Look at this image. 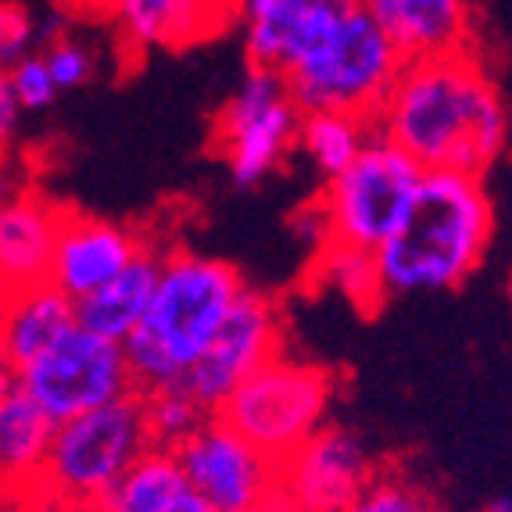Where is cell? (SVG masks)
Instances as JSON below:
<instances>
[{
	"mask_svg": "<svg viewBox=\"0 0 512 512\" xmlns=\"http://www.w3.org/2000/svg\"><path fill=\"white\" fill-rule=\"evenodd\" d=\"M18 387L54 423L137 394L122 344L83 330L79 323L61 333L29 366L18 369Z\"/></svg>",
	"mask_w": 512,
	"mask_h": 512,
	"instance_id": "9",
	"label": "cell"
},
{
	"mask_svg": "<svg viewBox=\"0 0 512 512\" xmlns=\"http://www.w3.org/2000/svg\"><path fill=\"white\" fill-rule=\"evenodd\" d=\"M54 427L58 423L18 384L0 398V484L15 491L26 509L51 452Z\"/></svg>",
	"mask_w": 512,
	"mask_h": 512,
	"instance_id": "19",
	"label": "cell"
},
{
	"mask_svg": "<svg viewBox=\"0 0 512 512\" xmlns=\"http://www.w3.org/2000/svg\"><path fill=\"white\" fill-rule=\"evenodd\" d=\"M240 287V273L222 258L183 248L165 251L144 316L122 341L137 394L180 387Z\"/></svg>",
	"mask_w": 512,
	"mask_h": 512,
	"instance_id": "3",
	"label": "cell"
},
{
	"mask_svg": "<svg viewBox=\"0 0 512 512\" xmlns=\"http://www.w3.org/2000/svg\"><path fill=\"white\" fill-rule=\"evenodd\" d=\"M158 265H162V255H154L151 248H144L119 276H111L97 291L83 294L76 301V323L83 330L101 333L108 341L122 344L133 333V326L140 323L147 301H151Z\"/></svg>",
	"mask_w": 512,
	"mask_h": 512,
	"instance_id": "21",
	"label": "cell"
},
{
	"mask_svg": "<svg viewBox=\"0 0 512 512\" xmlns=\"http://www.w3.org/2000/svg\"><path fill=\"white\" fill-rule=\"evenodd\" d=\"M280 344L283 319L276 301L244 283L240 294L233 298V305L226 308L222 323L215 326L212 341L201 351V359L180 380V387L205 412H219V405L230 398L233 387L251 369L262 366L265 359H273Z\"/></svg>",
	"mask_w": 512,
	"mask_h": 512,
	"instance_id": "10",
	"label": "cell"
},
{
	"mask_svg": "<svg viewBox=\"0 0 512 512\" xmlns=\"http://www.w3.org/2000/svg\"><path fill=\"white\" fill-rule=\"evenodd\" d=\"M301 108L280 72L255 69L222 104L212 122V151L230 169L237 187H258L294 151Z\"/></svg>",
	"mask_w": 512,
	"mask_h": 512,
	"instance_id": "8",
	"label": "cell"
},
{
	"mask_svg": "<svg viewBox=\"0 0 512 512\" xmlns=\"http://www.w3.org/2000/svg\"><path fill=\"white\" fill-rule=\"evenodd\" d=\"M351 0H273L258 18L244 22V51L255 69L283 72L316 40Z\"/></svg>",
	"mask_w": 512,
	"mask_h": 512,
	"instance_id": "17",
	"label": "cell"
},
{
	"mask_svg": "<svg viewBox=\"0 0 512 512\" xmlns=\"http://www.w3.org/2000/svg\"><path fill=\"white\" fill-rule=\"evenodd\" d=\"M373 129L419 169L484 176L509 133L502 90L470 47L402 61Z\"/></svg>",
	"mask_w": 512,
	"mask_h": 512,
	"instance_id": "1",
	"label": "cell"
},
{
	"mask_svg": "<svg viewBox=\"0 0 512 512\" xmlns=\"http://www.w3.org/2000/svg\"><path fill=\"white\" fill-rule=\"evenodd\" d=\"M402 61L366 4L351 0L280 76L301 111L333 108L373 122Z\"/></svg>",
	"mask_w": 512,
	"mask_h": 512,
	"instance_id": "4",
	"label": "cell"
},
{
	"mask_svg": "<svg viewBox=\"0 0 512 512\" xmlns=\"http://www.w3.org/2000/svg\"><path fill=\"white\" fill-rule=\"evenodd\" d=\"M333 391L337 380L326 366L276 351L233 387L219 405V416L258 452L280 462L326 423Z\"/></svg>",
	"mask_w": 512,
	"mask_h": 512,
	"instance_id": "6",
	"label": "cell"
},
{
	"mask_svg": "<svg viewBox=\"0 0 512 512\" xmlns=\"http://www.w3.org/2000/svg\"><path fill=\"white\" fill-rule=\"evenodd\" d=\"M495 237V205L480 176L423 169L405 219L373 251L384 298L455 291L484 262Z\"/></svg>",
	"mask_w": 512,
	"mask_h": 512,
	"instance_id": "2",
	"label": "cell"
},
{
	"mask_svg": "<svg viewBox=\"0 0 512 512\" xmlns=\"http://www.w3.org/2000/svg\"><path fill=\"white\" fill-rule=\"evenodd\" d=\"M76 326V301L65 298L47 280L4 291L0 301V348L11 366L22 369L43 355L61 333Z\"/></svg>",
	"mask_w": 512,
	"mask_h": 512,
	"instance_id": "18",
	"label": "cell"
},
{
	"mask_svg": "<svg viewBox=\"0 0 512 512\" xmlns=\"http://www.w3.org/2000/svg\"><path fill=\"white\" fill-rule=\"evenodd\" d=\"M291 226L312 251H319L326 240H330V233H326V215H323V208H319V201L298 208V212H294V219H291Z\"/></svg>",
	"mask_w": 512,
	"mask_h": 512,
	"instance_id": "30",
	"label": "cell"
},
{
	"mask_svg": "<svg viewBox=\"0 0 512 512\" xmlns=\"http://www.w3.org/2000/svg\"><path fill=\"white\" fill-rule=\"evenodd\" d=\"M376 477V462L359 434L319 427L276 462V495L291 512H341Z\"/></svg>",
	"mask_w": 512,
	"mask_h": 512,
	"instance_id": "11",
	"label": "cell"
},
{
	"mask_svg": "<svg viewBox=\"0 0 512 512\" xmlns=\"http://www.w3.org/2000/svg\"><path fill=\"white\" fill-rule=\"evenodd\" d=\"M43 65H47V72H51L54 86L61 90H79V86H86L90 79H94V51H86L83 43L69 40V36H61V40L47 43L40 51Z\"/></svg>",
	"mask_w": 512,
	"mask_h": 512,
	"instance_id": "25",
	"label": "cell"
},
{
	"mask_svg": "<svg viewBox=\"0 0 512 512\" xmlns=\"http://www.w3.org/2000/svg\"><path fill=\"white\" fill-rule=\"evenodd\" d=\"M484 512H512V502L505 495H498V498H491V502L484 505Z\"/></svg>",
	"mask_w": 512,
	"mask_h": 512,
	"instance_id": "34",
	"label": "cell"
},
{
	"mask_svg": "<svg viewBox=\"0 0 512 512\" xmlns=\"http://www.w3.org/2000/svg\"><path fill=\"white\" fill-rule=\"evenodd\" d=\"M316 273L326 287L341 291L359 312H376V308L384 305V287H380L373 251L323 244L316 251Z\"/></svg>",
	"mask_w": 512,
	"mask_h": 512,
	"instance_id": "23",
	"label": "cell"
},
{
	"mask_svg": "<svg viewBox=\"0 0 512 512\" xmlns=\"http://www.w3.org/2000/svg\"><path fill=\"white\" fill-rule=\"evenodd\" d=\"M94 512H215L187 484L169 448H147L115 484L104 491Z\"/></svg>",
	"mask_w": 512,
	"mask_h": 512,
	"instance_id": "20",
	"label": "cell"
},
{
	"mask_svg": "<svg viewBox=\"0 0 512 512\" xmlns=\"http://www.w3.org/2000/svg\"><path fill=\"white\" fill-rule=\"evenodd\" d=\"M15 384H18V369L11 366V359L4 355V348H0V398H4Z\"/></svg>",
	"mask_w": 512,
	"mask_h": 512,
	"instance_id": "32",
	"label": "cell"
},
{
	"mask_svg": "<svg viewBox=\"0 0 512 512\" xmlns=\"http://www.w3.org/2000/svg\"><path fill=\"white\" fill-rule=\"evenodd\" d=\"M133 51H183L215 40L237 22V0H108Z\"/></svg>",
	"mask_w": 512,
	"mask_h": 512,
	"instance_id": "14",
	"label": "cell"
},
{
	"mask_svg": "<svg viewBox=\"0 0 512 512\" xmlns=\"http://www.w3.org/2000/svg\"><path fill=\"white\" fill-rule=\"evenodd\" d=\"M144 248L147 240L122 222L61 208L58 237H54L51 265H47V283L58 287L65 298L79 301L83 294L108 283L111 276H119Z\"/></svg>",
	"mask_w": 512,
	"mask_h": 512,
	"instance_id": "13",
	"label": "cell"
},
{
	"mask_svg": "<svg viewBox=\"0 0 512 512\" xmlns=\"http://www.w3.org/2000/svg\"><path fill=\"white\" fill-rule=\"evenodd\" d=\"M230 512H291V509L283 505L280 495H265V498H258V502H248V505H240V509H230Z\"/></svg>",
	"mask_w": 512,
	"mask_h": 512,
	"instance_id": "31",
	"label": "cell"
},
{
	"mask_svg": "<svg viewBox=\"0 0 512 512\" xmlns=\"http://www.w3.org/2000/svg\"><path fill=\"white\" fill-rule=\"evenodd\" d=\"M423 176L402 147L373 133L337 176L326 180L319 208L326 215V244L376 251L405 219L416 183Z\"/></svg>",
	"mask_w": 512,
	"mask_h": 512,
	"instance_id": "7",
	"label": "cell"
},
{
	"mask_svg": "<svg viewBox=\"0 0 512 512\" xmlns=\"http://www.w3.org/2000/svg\"><path fill=\"white\" fill-rule=\"evenodd\" d=\"M341 512H434V509H430V502L412 484L376 473L366 484V491Z\"/></svg>",
	"mask_w": 512,
	"mask_h": 512,
	"instance_id": "26",
	"label": "cell"
},
{
	"mask_svg": "<svg viewBox=\"0 0 512 512\" xmlns=\"http://www.w3.org/2000/svg\"><path fill=\"white\" fill-rule=\"evenodd\" d=\"M172 455L187 484L215 512L276 495V462L258 452L248 437H240L219 412H208L194 434L172 448Z\"/></svg>",
	"mask_w": 512,
	"mask_h": 512,
	"instance_id": "12",
	"label": "cell"
},
{
	"mask_svg": "<svg viewBox=\"0 0 512 512\" xmlns=\"http://www.w3.org/2000/svg\"><path fill=\"white\" fill-rule=\"evenodd\" d=\"M373 133H376L373 122L362 119V115H351V111H333V108L301 111L294 147L312 162V169L319 176L330 180V176H337L366 147V140Z\"/></svg>",
	"mask_w": 512,
	"mask_h": 512,
	"instance_id": "22",
	"label": "cell"
},
{
	"mask_svg": "<svg viewBox=\"0 0 512 512\" xmlns=\"http://www.w3.org/2000/svg\"><path fill=\"white\" fill-rule=\"evenodd\" d=\"M18 122H22V104H18L15 90H11L8 72H0V162L8 158L11 144H15Z\"/></svg>",
	"mask_w": 512,
	"mask_h": 512,
	"instance_id": "29",
	"label": "cell"
},
{
	"mask_svg": "<svg viewBox=\"0 0 512 512\" xmlns=\"http://www.w3.org/2000/svg\"><path fill=\"white\" fill-rule=\"evenodd\" d=\"M405 61L470 47L466 0H362Z\"/></svg>",
	"mask_w": 512,
	"mask_h": 512,
	"instance_id": "16",
	"label": "cell"
},
{
	"mask_svg": "<svg viewBox=\"0 0 512 512\" xmlns=\"http://www.w3.org/2000/svg\"><path fill=\"white\" fill-rule=\"evenodd\" d=\"M0 512H26V502L15 491H8L4 484H0Z\"/></svg>",
	"mask_w": 512,
	"mask_h": 512,
	"instance_id": "33",
	"label": "cell"
},
{
	"mask_svg": "<svg viewBox=\"0 0 512 512\" xmlns=\"http://www.w3.org/2000/svg\"><path fill=\"white\" fill-rule=\"evenodd\" d=\"M36 51V15L18 0H0V72Z\"/></svg>",
	"mask_w": 512,
	"mask_h": 512,
	"instance_id": "27",
	"label": "cell"
},
{
	"mask_svg": "<svg viewBox=\"0 0 512 512\" xmlns=\"http://www.w3.org/2000/svg\"><path fill=\"white\" fill-rule=\"evenodd\" d=\"M0 301H4V291H0Z\"/></svg>",
	"mask_w": 512,
	"mask_h": 512,
	"instance_id": "35",
	"label": "cell"
},
{
	"mask_svg": "<svg viewBox=\"0 0 512 512\" xmlns=\"http://www.w3.org/2000/svg\"><path fill=\"white\" fill-rule=\"evenodd\" d=\"M8 83H11V90H15L22 111L51 108L54 97H58V86H54L51 72H47V65H43L40 51H33L22 61H15V65L8 69Z\"/></svg>",
	"mask_w": 512,
	"mask_h": 512,
	"instance_id": "28",
	"label": "cell"
},
{
	"mask_svg": "<svg viewBox=\"0 0 512 512\" xmlns=\"http://www.w3.org/2000/svg\"><path fill=\"white\" fill-rule=\"evenodd\" d=\"M140 409H144V427L151 448H169V452L183 437L194 434L197 423L208 416L183 387H162V391L140 394Z\"/></svg>",
	"mask_w": 512,
	"mask_h": 512,
	"instance_id": "24",
	"label": "cell"
},
{
	"mask_svg": "<svg viewBox=\"0 0 512 512\" xmlns=\"http://www.w3.org/2000/svg\"><path fill=\"white\" fill-rule=\"evenodd\" d=\"M151 448L140 394L79 412L54 427L51 452L29 498V509L94 512L115 480Z\"/></svg>",
	"mask_w": 512,
	"mask_h": 512,
	"instance_id": "5",
	"label": "cell"
},
{
	"mask_svg": "<svg viewBox=\"0 0 512 512\" xmlns=\"http://www.w3.org/2000/svg\"><path fill=\"white\" fill-rule=\"evenodd\" d=\"M61 205L26 187L0 201V291H18L47 280Z\"/></svg>",
	"mask_w": 512,
	"mask_h": 512,
	"instance_id": "15",
	"label": "cell"
}]
</instances>
